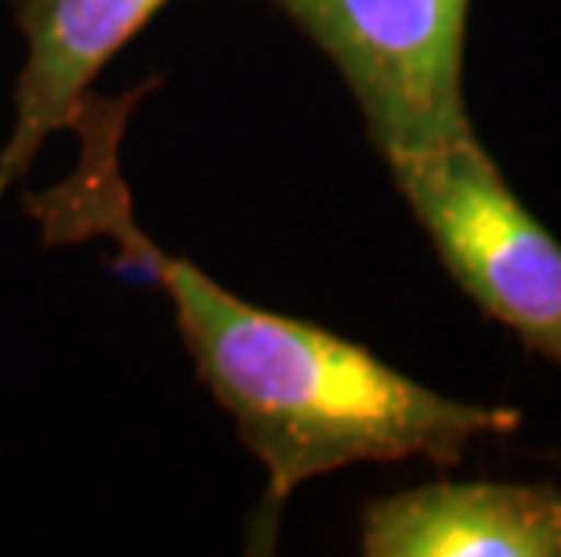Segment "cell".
Masks as SVG:
<instances>
[{"instance_id": "1", "label": "cell", "mask_w": 561, "mask_h": 557, "mask_svg": "<svg viewBox=\"0 0 561 557\" xmlns=\"http://www.w3.org/2000/svg\"><path fill=\"white\" fill-rule=\"evenodd\" d=\"M174 304L196 376L268 471V503L352 464H460L474 438L511 434L515 409L446 398L330 329L221 290L207 271L146 246Z\"/></svg>"}, {"instance_id": "2", "label": "cell", "mask_w": 561, "mask_h": 557, "mask_svg": "<svg viewBox=\"0 0 561 557\" xmlns=\"http://www.w3.org/2000/svg\"><path fill=\"white\" fill-rule=\"evenodd\" d=\"M442 265L489 318L561 365V246L474 138L391 160Z\"/></svg>"}, {"instance_id": "3", "label": "cell", "mask_w": 561, "mask_h": 557, "mask_svg": "<svg viewBox=\"0 0 561 557\" xmlns=\"http://www.w3.org/2000/svg\"><path fill=\"white\" fill-rule=\"evenodd\" d=\"M341 69L385 160L474 138L463 113L471 0H272Z\"/></svg>"}, {"instance_id": "4", "label": "cell", "mask_w": 561, "mask_h": 557, "mask_svg": "<svg viewBox=\"0 0 561 557\" xmlns=\"http://www.w3.org/2000/svg\"><path fill=\"white\" fill-rule=\"evenodd\" d=\"M369 557H561V492L547 485H424L363 511Z\"/></svg>"}, {"instance_id": "5", "label": "cell", "mask_w": 561, "mask_h": 557, "mask_svg": "<svg viewBox=\"0 0 561 557\" xmlns=\"http://www.w3.org/2000/svg\"><path fill=\"white\" fill-rule=\"evenodd\" d=\"M160 4L163 0H19L26 66L15 94V127L0 152V196L30 171L51 130L77 120L91 80Z\"/></svg>"}]
</instances>
